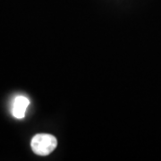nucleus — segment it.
Wrapping results in <instances>:
<instances>
[{
    "mask_svg": "<svg viewBox=\"0 0 161 161\" xmlns=\"http://www.w3.org/2000/svg\"><path fill=\"white\" fill-rule=\"evenodd\" d=\"M31 146L32 151L39 156H47L58 146V140L55 136L47 133L36 134L31 139Z\"/></svg>",
    "mask_w": 161,
    "mask_h": 161,
    "instance_id": "nucleus-1",
    "label": "nucleus"
},
{
    "mask_svg": "<svg viewBox=\"0 0 161 161\" xmlns=\"http://www.w3.org/2000/svg\"><path fill=\"white\" fill-rule=\"evenodd\" d=\"M30 105L29 98L24 96H17L14 100L12 113L17 119H23L25 116V112Z\"/></svg>",
    "mask_w": 161,
    "mask_h": 161,
    "instance_id": "nucleus-2",
    "label": "nucleus"
}]
</instances>
